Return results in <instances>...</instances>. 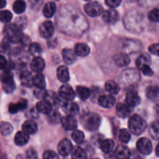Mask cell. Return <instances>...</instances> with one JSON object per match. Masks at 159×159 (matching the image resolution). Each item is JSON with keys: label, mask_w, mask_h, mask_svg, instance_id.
<instances>
[{"label": "cell", "mask_w": 159, "mask_h": 159, "mask_svg": "<svg viewBox=\"0 0 159 159\" xmlns=\"http://www.w3.org/2000/svg\"><path fill=\"white\" fill-rule=\"evenodd\" d=\"M146 97L150 100H155L158 97V87L152 85L146 89Z\"/></svg>", "instance_id": "35"}, {"label": "cell", "mask_w": 159, "mask_h": 159, "mask_svg": "<svg viewBox=\"0 0 159 159\" xmlns=\"http://www.w3.org/2000/svg\"><path fill=\"white\" fill-rule=\"evenodd\" d=\"M119 13L114 9H107L102 12V19L105 23L114 24L119 20Z\"/></svg>", "instance_id": "10"}, {"label": "cell", "mask_w": 159, "mask_h": 159, "mask_svg": "<svg viewBox=\"0 0 159 159\" xmlns=\"http://www.w3.org/2000/svg\"><path fill=\"white\" fill-rule=\"evenodd\" d=\"M7 61H6V57L2 55H0V70L6 69V66H7Z\"/></svg>", "instance_id": "50"}, {"label": "cell", "mask_w": 159, "mask_h": 159, "mask_svg": "<svg viewBox=\"0 0 159 159\" xmlns=\"http://www.w3.org/2000/svg\"><path fill=\"white\" fill-rule=\"evenodd\" d=\"M6 2L5 0H0V9H2L6 6Z\"/></svg>", "instance_id": "51"}, {"label": "cell", "mask_w": 159, "mask_h": 159, "mask_svg": "<svg viewBox=\"0 0 159 159\" xmlns=\"http://www.w3.org/2000/svg\"><path fill=\"white\" fill-rule=\"evenodd\" d=\"M129 130L135 135H141L147 128V123L138 114L132 115L128 121Z\"/></svg>", "instance_id": "3"}, {"label": "cell", "mask_w": 159, "mask_h": 159, "mask_svg": "<svg viewBox=\"0 0 159 159\" xmlns=\"http://www.w3.org/2000/svg\"><path fill=\"white\" fill-rule=\"evenodd\" d=\"M62 127L65 130H75L78 126L77 120L73 116H64L61 119Z\"/></svg>", "instance_id": "12"}, {"label": "cell", "mask_w": 159, "mask_h": 159, "mask_svg": "<svg viewBox=\"0 0 159 159\" xmlns=\"http://www.w3.org/2000/svg\"><path fill=\"white\" fill-rule=\"evenodd\" d=\"M36 110H37V113L48 115L53 110V107L47 101L40 100L37 103Z\"/></svg>", "instance_id": "22"}, {"label": "cell", "mask_w": 159, "mask_h": 159, "mask_svg": "<svg viewBox=\"0 0 159 159\" xmlns=\"http://www.w3.org/2000/svg\"><path fill=\"white\" fill-rule=\"evenodd\" d=\"M58 93L61 97L66 101H72L75 98V93L72 87L68 84L62 85L59 89Z\"/></svg>", "instance_id": "8"}, {"label": "cell", "mask_w": 159, "mask_h": 159, "mask_svg": "<svg viewBox=\"0 0 159 159\" xmlns=\"http://www.w3.org/2000/svg\"><path fill=\"white\" fill-rule=\"evenodd\" d=\"M45 68V62L42 57H34L30 62V68L33 71L37 73H40L43 71Z\"/></svg>", "instance_id": "16"}, {"label": "cell", "mask_w": 159, "mask_h": 159, "mask_svg": "<svg viewBox=\"0 0 159 159\" xmlns=\"http://www.w3.org/2000/svg\"><path fill=\"white\" fill-rule=\"evenodd\" d=\"M84 9L85 12L92 17L99 16L103 12L102 6L98 2H89L86 3L84 6Z\"/></svg>", "instance_id": "5"}, {"label": "cell", "mask_w": 159, "mask_h": 159, "mask_svg": "<svg viewBox=\"0 0 159 159\" xmlns=\"http://www.w3.org/2000/svg\"><path fill=\"white\" fill-rule=\"evenodd\" d=\"M105 88L106 90H107L108 93H110V94H117L118 93L120 92V85L116 83V82L114 81H107L106 82V85H105Z\"/></svg>", "instance_id": "33"}, {"label": "cell", "mask_w": 159, "mask_h": 159, "mask_svg": "<svg viewBox=\"0 0 159 159\" xmlns=\"http://www.w3.org/2000/svg\"><path fill=\"white\" fill-rule=\"evenodd\" d=\"M114 155L117 159H130V151L124 145H118L114 151Z\"/></svg>", "instance_id": "17"}, {"label": "cell", "mask_w": 159, "mask_h": 159, "mask_svg": "<svg viewBox=\"0 0 159 159\" xmlns=\"http://www.w3.org/2000/svg\"><path fill=\"white\" fill-rule=\"evenodd\" d=\"M106 4L109 6L110 8H111L112 9H114V8L118 7V6L120 5L121 1L120 0H107L105 2Z\"/></svg>", "instance_id": "47"}, {"label": "cell", "mask_w": 159, "mask_h": 159, "mask_svg": "<svg viewBox=\"0 0 159 159\" xmlns=\"http://www.w3.org/2000/svg\"><path fill=\"white\" fill-rule=\"evenodd\" d=\"M141 102V97L135 92H130L126 96V103L129 107H138Z\"/></svg>", "instance_id": "15"}, {"label": "cell", "mask_w": 159, "mask_h": 159, "mask_svg": "<svg viewBox=\"0 0 159 159\" xmlns=\"http://www.w3.org/2000/svg\"><path fill=\"white\" fill-rule=\"evenodd\" d=\"M141 70L144 75L152 76L154 74V72H153V71L152 70V68H150V66H148V65H145V66L142 67V68H141Z\"/></svg>", "instance_id": "49"}, {"label": "cell", "mask_w": 159, "mask_h": 159, "mask_svg": "<svg viewBox=\"0 0 159 159\" xmlns=\"http://www.w3.org/2000/svg\"><path fill=\"white\" fill-rule=\"evenodd\" d=\"M76 93L78 96L83 101L87 100L91 96V91L89 89L84 86H78L76 88Z\"/></svg>", "instance_id": "32"}, {"label": "cell", "mask_w": 159, "mask_h": 159, "mask_svg": "<svg viewBox=\"0 0 159 159\" xmlns=\"http://www.w3.org/2000/svg\"><path fill=\"white\" fill-rule=\"evenodd\" d=\"M158 9H154L151 11L150 12L148 15V20H150L151 22H153V23H158Z\"/></svg>", "instance_id": "44"}, {"label": "cell", "mask_w": 159, "mask_h": 159, "mask_svg": "<svg viewBox=\"0 0 159 159\" xmlns=\"http://www.w3.org/2000/svg\"><path fill=\"white\" fill-rule=\"evenodd\" d=\"M20 79L21 84L25 87H31L33 85L32 79L33 76L31 75V73L26 70H23L20 73Z\"/></svg>", "instance_id": "26"}, {"label": "cell", "mask_w": 159, "mask_h": 159, "mask_svg": "<svg viewBox=\"0 0 159 159\" xmlns=\"http://www.w3.org/2000/svg\"><path fill=\"white\" fill-rule=\"evenodd\" d=\"M71 138L76 144H80L83 142L84 139H85V135H84L83 132L81 130H75L71 134Z\"/></svg>", "instance_id": "39"}, {"label": "cell", "mask_w": 159, "mask_h": 159, "mask_svg": "<svg viewBox=\"0 0 159 159\" xmlns=\"http://www.w3.org/2000/svg\"><path fill=\"white\" fill-rule=\"evenodd\" d=\"M43 100L49 102L52 107H58L59 105H61V100L58 95L55 92L51 91V90L44 91L43 95Z\"/></svg>", "instance_id": "11"}, {"label": "cell", "mask_w": 159, "mask_h": 159, "mask_svg": "<svg viewBox=\"0 0 159 159\" xmlns=\"http://www.w3.org/2000/svg\"><path fill=\"white\" fill-rule=\"evenodd\" d=\"M26 159H38V155H37V152L32 148L26 151Z\"/></svg>", "instance_id": "46"}, {"label": "cell", "mask_w": 159, "mask_h": 159, "mask_svg": "<svg viewBox=\"0 0 159 159\" xmlns=\"http://www.w3.org/2000/svg\"><path fill=\"white\" fill-rule=\"evenodd\" d=\"M63 111L66 113L68 116H73L77 114L79 111V107L77 103L72 102V101H65L61 106Z\"/></svg>", "instance_id": "13"}, {"label": "cell", "mask_w": 159, "mask_h": 159, "mask_svg": "<svg viewBox=\"0 0 159 159\" xmlns=\"http://www.w3.org/2000/svg\"><path fill=\"white\" fill-rule=\"evenodd\" d=\"M119 140L121 143L127 144L130 140V134L127 129H122L119 132Z\"/></svg>", "instance_id": "40"}, {"label": "cell", "mask_w": 159, "mask_h": 159, "mask_svg": "<svg viewBox=\"0 0 159 159\" xmlns=\"http://www.w3.org/2000/svg\"><path fill=\"white\" fill-rule=\"evenodd\" d=\"M13 131V127L9 122H1L0 124V133L5 137L10 135Z\"/></svg>", "instance_id": "36"}, {"label": "cell", "mask_w": 159, "mask_h": 159, "mask_svg": "<svg viewBox=\"0 0 159 159\" xmlns=\"http://www.w3.org/2000/svg\"><path fill=\"white\" fill-rule=\"evenodd\" d=\"M5 39L9 43H20L23 37L22 29L15 23H9L6 25L3 30Z\"/></svg>", "instance_id": "2"}, {"label": "cell", "mask_w": 159, "mask_h": 159, "mask_svg": "<svg viewBox=\"0 0 159 159\" xmlns=\"http://www.w3.org/2000/svg\"><path fill=\"white\" fill-rule=\"evenodd\" d=\"M26 2L23 0H18V1H16L13 3V6H12V9L13 11L17 14H21L26 9Z\"/></svg>", "instance_id": "38"}, {"label": "cell", "mask_w": 159, "mask_h": 159, "mask_svg": "<svg viewBox=\"0 0 159 159\" xmlns=\"http://www.w3.org/2000/svg\"><path fill=\"white\" fill-rule=\"evenodd\" d=\"M100 149L104 153H110L114 148V142L111 139H105L100 143Z\"/></svg>", "instance_id": "31"}, {"label": "cell", "mask_w": 159, "mask_h": 159, "mask_svg": "<svg viewBox=\"0 0 159 159\" xmlns=\"http://www.w3.org/2000/svg\"><path fill=\"white\" fill-rule=\"evenodd\" d=\"M81 124L88 131H96L101 124V117L97 113L89 112L81 117Z\"/></svg>", "instance_id": "1"}, {"label": "cell", "mask_w": 159, "mask_h": 159, "mask_svg": "<svg viewBox=\"0 0 159 159\" xmlns=\"http://www.w3.org/2000/svg\"><path fill=\"white\" fill-rule=\"evenodd\" d=\"M151 63H152V59L151 57L149 56V54L144 53V54H141L139 57H138L136 61V65L137 68H139L140 70L142 68V67L148 65V66H150Z\"/></svg>", "instance_id": "29"}, {"label": "cell", "mask_w": 159, "mask_h": 159, "mask_svg": "<svg viewBox=\"0 0 159 159\" xmlns=\"http://www.w3.org/2000/svg\"><path fill=\"white\" fill-rule=\"evenodd\" d=\"M149 134L153 139L158 140L159 136V128L158 122H153L149 127Z\"/></svg>", "instance_id": "41"}, {"label": "cell", "mask_w": 159, "mask_h": 159, "mask_svg": "<svg viewBox=\"0 0 159 159\" xmlns=\"http://www.w3.org/2000/svg\"><path fill=\"white\" fill-rule=\"evenodd\" d=\"M57 76L60 82H63V83L68 82L70 79V75L67 66H65V65L59 66L57 70Z\"/></svg>", "instance_id": "19"}, {"label": "cell", "mask_w": 159, "mask_h": 159, "mask_svg": "<svg viewBox=\"0 0 159 159\" xmlns=\"http://www.w3.org/2000/svg\"><path fill=\"white\" fill-rule=\"evenodd\" d=\"M91 159H99V158H91Z\"/></svg>", "instance_id": "53"}, {"label": "cell", "mask_w": 159, "mask_h": 159, "mask_svg": "<svg viewBox=\"0 0 159 159\" xmlns=\"http://www.w3.org/2000/svg\"><path fill=\"white\" fill-rule=\"evenodd\" d=\"M48 122L50 123L52 125H56V124H58L60 122V114L57 113V111H51V113L48 114Z\"/></svg>", "instance_id": "42"}, {"label": "cell", "mask_w": 159, "mask_h": 159, "mask_svg": "<svg viewBox=\"0 0 159 159\" xmlns=\"http://www.w3.org/2000/svg\"><path fill=\"white\" fill-rule=\"evenodd\" d=\"M42 52L40 45L38 43H31L29 46V53L31 55L35 57H39Z\"/></svg>", "instance_id": "37"}, {"label": "cell", "mask_w": 159, "mask_h": 159, "mask_svg": "<svg viewBox=\"0 0 159 159\" xmlns=\"http://www.w3.org/2000/svg\"><path fill=\"white\" fill-rule=\"evenodd\" d=\"M32 83H33V85H34L37 89L43 90L45 89V87H46V81H45V78L44 76H43L42 74H40V73L33 76Z\"/></svg>", "instance_id": "24"}, {"label": "cell", "mask_w": 159, "mask_h": 159, "mask_svg": "<svg viewBox=\"0 0 159 159\" xmlns=\"http://www.w3.org/2000/svg\"><path fill=\"white\" fill-rule=\"evenodd\" d=\"M12 18V14L9 10L0 11V21L2 23H9Z\"/></svg>", "instance_id": "43"}, {"label": "cell", "mask_w": 159, "mask_h": 159, "mask_svg": "<svg viewBox=\"0 0 159 159\" xmlns=\"http://www.w3.org/2000/svg\"><path fill=\"white\" fill-rule=\"evenodd\" d=\"M149 51L152 53V54L155 56L159 55V46L158 43H154V44H152L150 47H149Z\"/></svg>", "instance_id": "48"}, {"label": "cell", "mask_w": 159, "mask_h": 159, "mask_svg": "<svg viewBox=\"0 0 159 159\" xmlns=\"http://www.w3.org/2000/svg\"><path fill=\"white\" fill-rule=\"evenodd\" d=\"M156 155L157 156H158V145H157L156 147Z\"/></svg>", "instance_id": "52"}, {"label": "cell", "mask_w": 159, "mask_h": 159, "mask_svg": "<svg viewBox=\"0 0 159 159\" xmlns=\"http://www.w3.org/2000/svg\"><path fill=\"white\" fill-rule=\"evenodd\" d=\"M137 149L141 154L148 155L152 152L153 148L150 140L146 138H142L138 140L137 142Z\"/></svg>", "instance_id": "6"}, {"label": "cell", "mask_w": 159, "mask_h": 159, "mask_svg": "<svg viewBox=\"0 0 159 159\" xmlns=\"http://www.w3.org/2000/svg\"><path fill=\"white\" fill-rule=\"evenodd\" d=\"M43 159H59V157L53 151L48 150L43 153Z\"/></svg>", "instance_id": "45"}, {"label": "cell", "mask_w": 159, "mask_h": 159, "mask_svg": "<svg viewBox=\"0 0 159 159\" xmlns=\"http://www.w3.org/2000/svg\"><path fill=\"white\" fill-rule=\"evenodd\" d=\"M75 53L76 56H79V57H85L90 53V48L86 43H79L75 45Z\"/></svg>", "instance_id": "27"}, {"label": "cell", "mask_w": 159, "mask_h": 159, "mask_svg": "<svg viewBox=\"0 0 159 159\" xmlns=\"http://www.w3.org/2000/svg\"><path fill=\"white\" fill-rule=\"evenodd\" d=\"M40 34L43 38L49 39L53 36L54 33V27L53 23L49 20L44 21L41 23L39 28Z\"/></svg>", "instance_id": "7"}, {"label": "cell", "mask_w": 159, "mask_h": 159, "mask_svg": "<svg viewBox=\"0 0 159 159\" xmlns=\"http://www.w3.org/2000/svg\"><path fill=\"white\" fill-rule=\"evenodd\" d=\"M30 138L29 135L25 134L23 131H19L16 134L15 138H14V141H15V144L17 146H24L29 141Z\"/></svg>", "instance_id": "28"}, {"label": "cell", "mask_w": 159, "mask_h": 159, "mask_svg": "<svg viewBox=\"0 0 159 159\" xmlns=\"http://www.w3.org/2000/svg\"><path fill=\"white\" fill-rule=\"evenodd\" d=\"M116 114L118 116L121 118H127L130 116V109L127 104L122 103V102H119L116 105Z\"/></svg>", "instance_id": "23"}, {"label": "cell", "mask_w": 159, "mask_h": 159, "mask_svg": "<svg viewBox=\"0 0 159 159\" xmlns=\"http://www.w3.org/2000/svg\"><path fill=\"white\" fill-rule=\"evenodd\" d=\"M62 57L66 65H72L76 61V59H77V56H76L75 51L69 48H65L63 50Z\"/></svg>", "instance_id": "18"}, {"label": "cell", "mask_w": 159, "mask_h": 159, "mask_svg": "<svg viewBox=\"0 0 159 159\" xmlns=\"http://www.w3.org/2000/svg\"><path fill=\"white\" fill-rule=\"evenodd\" d=\"M98 103L103 108H111L116 103V99L111 95H102L98 99Z\"/></svg>", "instance_id": "14"}, {"label": "cell", "mask_w": 159, "mask_h": 159, "mask_svg": "<svg viewBox=\"0 0 159 159\" xmlns=\"http://www.w3.org/2000/svg\"><path fill=\"white\" fill-rule=\"evenodd\" d=\"M22 131L26 134H34L37 131V125L34 121L27 120L23 123L22 126Z\"/></svg>", "instance_id": "21"}, {"label": "cell", "mask_w": 159, "mask_h": 159, "mask_svg": "<svg viewBox=\"0 0 159 159\" xmlns=\"http://www.w3.org/2000/svg\"><path fill=\"white\" fill-rule=\"evenodd\" d=\"M115 64L119 67H125L130 64V59L129 56L126 54H118L113 57Z\"/></svg>", "instance_id": "25"}, {"label": "cell", "mask_w": 159, "mask_h": 159, "mask_svg": "<svg viewBox=\"0 0 159 159\" xmlns=\"http://www.w3.org/2000/svg\"><path fill=\"white\" fill-rule=\"evenodd\" d=\"M2 83L3 90L6 93H12L16 89V84L14 82L13 75L10 71L5 70L2 75Z\"/></svg>", "instance_id": "4"}, {"label": "cell", "mask_w": 159, "mask_h": 159, "mask_svg": "<svg viewBox=\"0 0 159 159\" xmlns=\"http://www.w3.org/2000/svg\"><path fill=\"white\" fill-rule=\"evenodd\" d=\"M72 159H86L87 154L84 149L80 147L73 148L72 151L71 152Z\"/></svg>", "instance_id": "34"}, {"label": "cell", "mask_w": 159, "mask_h": 159, "mask_svg": "<svg viewBox=\"0 0 159 159\" xmlns=\"http://www.w3.org/2000/svg\"><path fill=\"white\" fill-rule=\"evenodd\" d=\"M73 149V145L71 144V141L67 138L61 140L59 142L58 147H57V150H58V153L60 155L63 157L68 156L69 154H71V151Z\"/></svg>", "instance_id": "9"}, {"label": "cell", "mask_w": 159, "mask_h": 159, "mask_svg": "<svg viewBox=\"0 0 159 159\" xmlns=\"http://www.w3.org/2000/svg\"><path fill=\"white\" fill-rule=\"evenodd\" d=\"M56 8H57L56 7V4L54 2H49L46 3L43 9V16L47 18L52 17L55 13Z\"/></svg>", "instance_id": "30"}, {"label": "cell", "mask_w": 159, "mask_h": 159, "mask_svg": "<svg viewBox=\"0 0 159 159\" xmlns=\"http://www.w3.org/2000/svg\"><path fill=\"white\" fill-rule=\"evenodd\" d=\"M27 101L26 99H20L19 102H16V103H11L9 106V112L10 113H16L19 111L25 110L27 107Z\"/></svg>", "instance_id": "20"}]
</instances>
